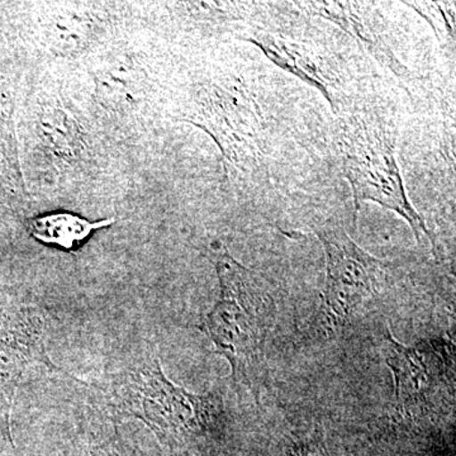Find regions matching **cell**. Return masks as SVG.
<instances>
[{
    "label": "cell",
    "mask_w": 456,
    "mask_h": 456,
    "mask_svg": "<svg viewBox=\"0 0 456 456\" xmlns=\"http://www.w3.org/2000/svg\"><path fill=\"white\" fill-rule=\"evenodd\" d=\"M94 83L98 103L113 113L134 110L143 90V77L128 57L107 62L95 73Z\"/></svg>",
    "instance_id": "cell-11"
},
{
    "label": "cell",
    "mask_w": 456,
    "mask_h": 456,
    "mask_svg": "<svg viewBox=\"0 0 456 456\" xmlns=\"http://www.w3.org/2000/svg\"><path fill=\"white\" fill-rule=\"evenodd\" d=\"M387 364L395 377V395L399 411L421 408L450 378L452 346L450 341L426 340L406 346L391 334L387 336Z\"/></svg>",
    "instance_id": "cell-7"
},
{
    "label": "cell",
    "mask_w": 456,
    "mask_h": 456,
    "mask_svg": "<svg viewBox=\"0 0 456 456\" xmlns=\"http://www.w3.org/2000/svg\"><path fill=\"white\" fill-rule=\"evenodd\" d=\"M287 456H327L322 445L316 441H301V443L294 444L292 448L288 452Z\"/></svg>",
    "instance_id": "cell-16"
},
{
    "label": "cell",
    "mask_w": 456,
    "mask_h": 456,
    "mask_svg": "<svg viewBox=\"0 0 456 456\" xmlns=\"http://www.w3.org/2000/svg\"><path fill=\"white\" fill-rule=\"evenodd\" d=\"M307 7L317 16L325 18L349 33L378 61L382 62L399 77L407 73V69L399 61L392 49L388 31L382 18L368 3L311 2Z\"/></svg>",
    "instance_id": "cell-9"
},
{
    "label": "cell",
    "mask_w": 456,
    "mask_h": 456,
    "mask_svg": "<svg viewBox=\"0 0 456 456\" xmlns=\"http://www.w3.org/2000/svg\"><path fill=\"white\" fill-rule=\"evenodd\" d=\"M248 42L256 45L268 59L287 73L316 88L329 102L334 112L341 103L340 70L330 56L323 55L311 45L288 40L284 36L257 32Z\"/></svg>",
    "instance_id": "cell-8"
},
{
    "label": "cell",
    "mask_w": 456,
    "mask_h": 456,
    "mask_svg": "<svg viewBox=\"0 0 456 456\" xmlns=\"http://www.w3.org/2000/svg\"><path fill=\"white\" fill-rule=\"evenodd\" d=\"M116 220L88 221L69 212H53L31 218L27 224L36 241L62 251H77L98 231L110 227Z\"/></svg>",
    "instance_id": "cell-12"
},
{
    "label": "cell",
    "mask_w": 456,
    "mask_h": 456,
    "mask_svg": "<svg viewBox=\"0 0 456 456\" xmlns=\"http://www.w3.org/2000/svg\"><path fill=\"white\" fill-rule=\"evenodd\" d=\"M314 232L326 254L321 314L329 329H341L364 302L380 292L387 265L360 248L342 228L323 226Z\"/></svg>",
    "instance_id": "cell-5"
},
{
    "label": "cell",
    "mask_w": 456,
    "mask_h": 456,
    "mask_svg": "<svg viewBox=\"0 0 456 456\" xmlns=\"http://www.w3.org/2000/svg\"><path fill=\"white\" fill-rule=\"evenodd\" d=\"M207 253L217 273L220 296L200 329L230 362L233 379L256 389L277 305L265 279L240 264L226 248L211 246Z\"/></svg>",
    "instance_id": "cell-2"
},
{
    "label": "cell",
    "mask_w": 456,
    "mask_h": 456,
    "mask_svg": "<svg viewBox=\"0 0 456 456\" xmlns=\"http://www.w3.org/2000/svg\"><path fill=\"white\" fill-rule=\"evenodd\" d=\"M428 20L440 42L455 45V16L445 3H407Z\"/></svg>",
    "instance_id": "cell-14"
},
{
    "label": "cell",
    "mask_w": 456,
    "mask_h": 456,
    "mask_svg": "<svg viewBox=\"0 0 456 456\" xmlns=\"http://www.w3.org/2000/svg\"><path fill=\"white\" fill-rule=\"evenodd\" d=\"M94 391L110 422L140 419L171 450L193 448L220 430V399L171 382L151 349L102 378Z\"/></svg>",
    "instance_id": "cell-1"
},
{
    "label": "cell",
    "mask_w": 456,
    "mask_h": 456,
    "mask_svg": "<svg viewBox=\"0 0 456 456\" xmlns=\"http://www.w3.org/2000/svg\"><path fill=\"white\" fill-rule=\"evenodd\" d=\"M395 128L378 117H354L342 128V169L353 191L356 212L362 202H374L401 216L412 228L417 241L436 240L407 196L395 155Z\"/></svg>",
    "instance_id": "cell-3"
},
{
    "label": "cell",
    "mask_w": 456,
    "mask_h": 456,
    "mask_svg": "<svg viewBox=\"0 0 456 456\" xmlns=\"http://www.w3.org/2000/svg\"><path fill=\"white\" fill-rule=\"evenodd\" d=\"M44 312L31 305L0 310V432L13 445L12 411L31 371H59L47 354Z\"/></svg>",
    "instance_id": "cell-6"
},
{
    "label": "cell",
    "mask_w": 456,
    "mask_h": 456,
    "mask_svg": "<svg viewBox=\"0 0 456 456\" xmlns=\"http://www.w3.org/2000/svg\"><path fill=\"white\" fill-rule=\"evenodd\" d=\"M185 121L209 134L220 149L227 175L246 173L260 163L265 126L256 101L237 83H211L198 92Z\"/></svg>",
    "instance_id": "cell-4"
},
{
    "label": "cell",
    "mask_w": 456,
    "mask_h": 456,
    "mask_svg": "<svg viewBox=\"0 0 456 456\" xmlns=\"http://www.w3.org/2000/svg\"><path fill=\"white\" fill-rule=\"evenodd\" d=\"M41 158L55 171L74 169L86 154V137L79 121L60 101L41 103L37 116Z\"/></svg>",
    "instance_id": "cell-10"
},
{
    "label": "cell",
    "mask_w": 456,
    "mask_h": 456,
    "mask_svg": "<svg viewBox=\"0 0 456 456\" xmlns=\"http://www.w3.org/2000/svg\"><path fill=\"white\" fill-rule=\"evenodd\" d=\"M94 16L86 9L64 8L53 12L42 27L50 50L60 55H74L89 47L101 28Z\"/></svg>",
    "instance_id": "cell-13"
},
{
    "label": "cell",
    "mask_w": 456,
    "mask_h": 456,
    "mask_svg": "<svg viewBox=\"0 0 456 456\" xmlns=\"http://www.w3.org/2000/svg\"><path fill=\"white\" fill-rule=\"evenodd\" d=\"M75 456H139L130 445L125 443L118 432L106 439L88 443L77 450Z\"/></svg>",
    "instance_id": "cell-15"
}]
</instances>
